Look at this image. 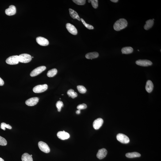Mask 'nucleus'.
<instances>
[{"mask_svg":"<svg viewBox=\"0 0 161 161\" xmlns=\"http://www.w3.org/2000/svg\"><path fill=\"white\" fill-rule=\"evenodd\" d=\"M67 95L71 98H74L77 97L78 96L77 93L74 91V90L72 89H70L67 92Z\"/></svg>","mask_w":161,"mask_h":161,"instance_id":"nucleus-24","label":"nucleus"},{"mask_svg":"<svg viewBox=\"0 0 161 161\" xmlns=\"http://www.w3.org/2000/svg\"><path fill=\"white\" fill-rule=\"evenodd\" d=\"M133 50L132 47H124L121 49V52L122 54H129L132 53L133 52Z\"/></svg>","mask_w":161,"mask_h":161,"instance_id":"nucleus-19","label":"nucleus"},{"mask_svg":"<svg viewBox=\"0 0 161 161\" xmlns=\"http://www.w3.org/2000/svg\"><path fill=\"white\" fill-rule=\"evenodd\" d=\"M39 101V98L38 97H33L27 100L25 104L28 106H33L37 104Z\"/></svg>","mask_w":161,"mask_h":161,"instance_id":"nucleus-8","label":"nucleus"},{"mask_svg":"<svg viewBox=\"0 0 161 161\" xmlns=\"http://www.w3.org/2000/svg\"><path fill=\"white\" fill-rule=\"evenodd\" d=\"M126 156L127 158H133L136 157H139L141 156L140 153L137 152H132L128 153L126 154Z\"/></svg>","mask_w":161,"mask_h":161,"instance_id":"nucleus-22","label":"nucleus"},{"mask_svg":"<svg viewBox=\"0 0 161 161\" xmlns=\"http://www.w3.org/2000/svg\"><path fill=\"white\" fill-rule=\"evenodd\" d=\"M136 63L138 65L143 67L151 66L152 63L151 61L147 60H139L136 61Z\"/></svg>","mask_w":161,"mask_h":161,"instance_id":"nucleus-12","label":"nucleus"},{"mask_svg":"<svg viewBox=\"0 0 161 161\" xmlns=\"http://www.w3.org/2000/svg\"><path fill=\"white\" fill-rule=\"evenodd\" d=\"M77 88L79 92L82 93V94H84V93H86V87L83 86H77Z\"/></svg>","mask_w":161,"mask_h":161,"instance_id":"nucleus-25","label":"nucleus"},{"mask_svg":"<svg viewBox=\"0 0 161 161\" xmlns=\"http://www.w3.org/2000/svg\"><path fill=\"white\" fill-rule=\"evenodd\" d=\"M69 11L70 15L73 19H76L79 21H81L80 17L78 16V13L75 11L71 9H69Z\"/></svg>","mask_w":161,"mask_h":161,"instance_id":"nucleus-17","label":"nucleus"},{"mask_svg":"<svg viewBox=\"0 0 161 161\" xmlns=\"http://www.w3.org/2000/svg\"><path fill=\"white\" fill-rule=\"evenodd\" d=\"M57 73V70L56 69L54 68L48 71L47 74L48 76L52 77L56 75Z\"/></svg>","mask_w":161,"mask_h":161,"instance_id":"nucleus-23","label":"nucleus"},{"mask_svg":"<svg viewBox=\"0 0 161 161\" xmlns=\"http://www.w3.org/2000/svg\"><path fill=\"white\" fill-rule=\"evenodd\" d=\"M38 145L41 150L45 153H48L50 151V149L48 144L42 141L39 142Z\"/></svg>","mask_w":161,"mask_h":161,"instance_id":"nucleus-4","label":"nucleus"},{"mask_svg":"<svg viewBox=\"0 0 161 161\" xmlns=\"http://www.w3.org/2000/svg\"><path fill=\"white\" fill-rule=\"evenodd\" d=\"M87 105H86V104H80L78 105L77 107V109L78 110H80L81 109H86L87 108Z\"/></svg>","mask_w":161,"mask_h":161,"instance_id":"nucleus-32","label":"nucleus"},{"mask_svg":"<svg viewBox=\"0 0 161 161\" xmlns=\"http://www.w3.org/2000/svg\"><path fill=\"white\" fill-rule=\"evenodd\" d=\"M76 113L77 114H80V113H81L80 110H77L76 111Z\"/></svg>","mask_w":161,"mask_h":161,"instance_id":"nucleus-34","label":"nucleus"},{"mask_svg":"<svg viewBox=\"0 0 161 161\" xmlns=\"http://www.w3.org/2000/svg\"><path fill=\"white\" fill-rule=\"evenodd\" d=\"M4 84V82L3 80L0 77V86H3Z\"/></svg>","mask_w":161,"mask_h":161,"instance_id":"nucleus-33","label":"nucleus"},{"mask_svg":"<svg viewBox=\"0 0 161 161\" xmlns=\"http://www.w3.org/2000/svg\"><path fill=\"white\" fill-rule=\"evenodd\" d=\"M128 24V22L125 19H120L117 20L115 23L113 25V28L116 31H120L126 27Z\"/></svg>","mask_w":161,"mask_h":161,"instance_id":"nucleus-1","label":"nucleus"},{"mask_svg":"<svg viewBox=\"0 0 161 161\" xmlns=\"http://www.w3.org/2000/svg\"><path fill=\"white\" fill-rule=\"evenodd\" d=\"M16 12V9L15 6L11 5L9 8L5 10V13L7 15L9 16L14 15Z\"/></svg>","mask_w":161,"mask_h":161,"instance_id":"nucleus-13","label":"nucleus"},{"mask_svg":"<svg viewBox=\"0 0 161 161\" xmlns=\"http://www.w3.org/2000/svg\"><path fill=\"white\" fill-rule=\"evenodd\" d=\"M76 4L79 5H83L86 3V0H73Z\"/></svg>","mask_w":161,"mask_h":161,"instance_id":"nucleus-29","label":"nucleus"},{"mask_svg":"<svg viewBox=\"0 0 161 161\" xmlns=\"http://www.w3.org/2000/svg\"><path fill=\"white\" fill-rule=\"evenodd\" d=\"M46 68L45 66H41L38 67L34 69L31 72L30 76L32 77L35 76L45 71Z\"/></svg>","mask_w":161,"mask_h":161,"instance_id":"nucleus-7","label":"nucleus"},{"mask_svg":"<svg viewBox=\"0 0 161 161\" xmlns=\"http://www.w3.org/2000/svg\"><path fill=\"white\" fill-rule=\"evenodd\" d=\"M56 106L57 108L58 111L60 112L61 110L62 107H63L64 106L63 103L62 101H58L56 103Z\"/></svg>","mask_w":161,"mask_h":161,"instance_id":"nucleus-26","label":"nucleus"},{"mask_svg":"<svg viewBox=\"0 0 161 161\" xmlns=\"http://www.w3.org/2000/svg\"><path fill=\"white\" fill-rule=\"evenodd\" d=\"M36 41L39 45L41 46H47L49 44V42L47 39L40 36L36 38Z\"/></svg>","mask_w":161,"mask_h":161,"instance_id":"nucleus-9","label":"nucleus"},{"mask_svg":"<svg viewBox=\"0 0 161 161\" xmlns=\"http://www.w3.org/2000/svg\"><path fill=\"white\" fill-rule=\"evenodd\" d=\"M21 159L22 161H33L32 157L31 156V155L26 153L23 154Z\"/></svg>","mask_w":161,"mask_h":161,"instance_id":"nucleus-21","label":"nucleus"},{"mask_svg":"<svg viewBox=\"0 0 161 161\" xmlns=\"http://www.w3.org/2000/svg\"><path fill=\"white\" fill-rule=\"evenodd\" d=\"M19 62V56L17 55L9 57L6 60V63L10 65L17 64Z\"/></svg>","mask_w":161,"mask_h":161,"instance_id":"nucleus-5","label":"nucleus"},{"mask_svg":"<svg viewBox=\"0 0 161 161\" xmlns=\"http://www.w3.org/2000/svg\"><path fill=\"white\" fill-rule=\"evenodd\" d=\"M110 1L112 2L115 3L117 2L118 1V0H111Z\"/></svg>","mask_w":161,"mask_h":161,"instance_id":"nucleus-35","label":"nucleus"},{"mask_svg":"<svg viewBox=\"0 0 161 161\" xmlns=\"http://www.w3.org/2000/svg\"><path fill=\"white\" fill-rule=\"evenodd\" d=\"M63 95H64L63 94L62 95V96H63Z\"/></svg>","mask_w":161,"mask_h":161,"instance_id":"nucleus-39","label":"nucleus"},{"mask_svg":"<svg viewBox=\"0 0 161 161\" xmlns=\"http://www.w3.org/2000/svg\"><path fill=\"white\" fill-rule=\"evenodd\" d=\"M0 128L1 129L3 130H5V128H7L9 129H11L12 127L9 124H7L5 123H2L1 124Z\"/></svg>","mask_w":161,"mask_h":161,"instance_id":"nucleus-27","label":"nucleus"},{"mask_svg":"<svg viewBox=\"0 0 161 161\" xmlns=\"http://www.w3.org/2000/svg\"><path fill=\"white\" fill-rule=\"evenodd\" d=\"M107 153V151L106 149L103 148L99 150L97 156L99 159H102L106 156Z\"/></svg>","mask_w":161,"mask_h":161,"instance_id":"nucleus-15","label":"nucleus"},{"mask_svg":"<svg viewBox=\"0 0 161 161\" xmlns=\"http://www.w3.org/2000/svg\"><path fill=\"white\" fill-rule=\"evenodd\" d=\"M154 86L153 83L150 80L147 81L146 83L145 88L147 92L150 93L153 90Z\"/></svg>","mask_w":161,"mask_h":161,"instance_id":"nucleus-16","label":"nucleus"},{"mask_svg":"<svg viewBox=\"0 0 161 161\" xmlns=\"http://www.w3.org/2000/svg\"><path fill=\"white\" fill-rule=\"evenodd\" d=\"M0 161H4L3 159H2V158H0Z\"/></svg>","mask_w":161,"mask_h":161,"instance_id":"nucleus-36","label":"nucleus"},{"mask_svg":"<svg viewBox=\"0 0 161 161\" xmlns=\"http://www.w3.org/2000/svg\"><path fill=\"white\" fill-rule=\"evenodd\" d=\"M48 88V86L47 84L39 85L33 88V91L36 93H42L45 91Z\"/></svg>","mask_w":161,"mask_h":161,"instance_id":"nucleus-3","label":"nucleus"},{"mask_svg":"<svg viewBox=\"0 0 161 161\" xmlns=\"http://www.w3.org/2000/svg\"><path fill=\"white\" fill-rule=\"evenodd\" d=\"M99 54L97 52H93L89 53L86 54V59H95L98 57Z\"/></svg>","mask_w":161,"mask_h":161,"instance_id":"nucleus-18","label":"nucleus"},{"mask_svg":"<svg viewBox=\"0 0 161 161\" xmlns=\"http://www.w3.org/2000/svg\"><path fill=\"white\" fill-rule=\"evenodd\" d=\"M116 138L117 140L122 143L127 144L129 142V139L128 137L122 133L118 134Z\"/></svg>","mask_w":161,"mask_h":161,"instance_id":"nucleus-6","label":"nucleus"},{"mask_svg":"<svg viewBox=\"0 0 161 161\" xmlns=\"http://www.w3.org/2000/svg\"><path fill=\"white\" fill-rule=\"evenodd\" d=\"M31 155V156H32V155Z\"/></svg>","mask_w":161,"mask_h":161,"instance_id":"nucleus-38","label":"nucleus"},{"mask_svg":"<svg viewBox=\"0 0 161 161\" xmlns=\"http://www.w3.org/2000/svg\"><path fill=\"white\" fill-rule=\"evenodd\" d=\"M91 0H88V2L89 3H90L91 2Z\"/></svg>","mask_w":161,"mask_h":161,"instance_id":"nucleus-37","label":"nucleus"},{"mask_svg":"<svg viewBox=\"0 0 161 161\" xmlns=\"http://www.w3.org/2000/svg\"><path fill=\"white\" fill-rule=\"evenodd\" d=\"M66 28L69 32L74 35H76L78 33L77 30L74 25L69 23H67L66 25Z\"/></svg>","mask_w":161,"mask_h":161,"instance_id":"nucleus-11","label":"nucleus"},{"mask_svg":"<svg viewBox=\"0 0 161 161\" xmlns=\"http://www.w3.org/2000/svg\"><path fill=\"white\" fill-rule=\"evenodd\" d=\"M81 20L82 21V22L83 23L84 25L86 27V28L90 30L94 29V27H93L92 25L86 23V22H85V21L83 19L81 18Z\"/></svg>","mask_w":161,"mask_h":161,"instance_id":"nucleus-28","label":"nucleus"},{"mask_svg":"<svg viewBox=\"0 0 161 161\" xmlns=\"http://www.w3.org/2000/svg\"><path fill=\"white\" fill-rule=\"evenodd\" d=\"M154 21L152 20H149L146 21V24L144 26V28L145 30H148L153 26Z\"/></svg>","mask_w":161,"mask_h":161,"instance_id":"nucleus-20","label":"nucleus"},{"mask_svg":"<svg viewBox=\"0 0 161 161\" xmlns=\"http://www.w3.org/2000/svg\"><path fill=\"white\" fill-rule=\"evenodd\" d=\"M104 121L102 118H98L95 120L93 122V126L95 129L97 130L102 126L103 124Z\"/></svg>","mask_w":161,"mask_h":161,"instance_id":"nucleus-10","label":"nucleus"},{"mask_svg":"<svg viewBox=\"0 0 161 161\" xmlns=\"http://www.w3.org/2000/svg\"><path fill=\"white\" fill-rule=\"evenodd\" d=\"M91 2L93 7L95 9H97L98 6V1L97 0H92L91 1Z\"/></svg>","mask_w":161,"mask_h":161,"instance_id":"nucleus-31","label":"nucleus"},{"mask_svg":"<svg viewBox=\"0 0 161 161\" xmlns=\"http://www.w3.org/2000/svg\"><path fill=\"white\" fill-rule=\"evenodd\" d=\"M32 57V58H33V57Z\"/></svg>","mask_w":161,"mask_h":161,"instance_id":"nucleus-40","label":"nucleus"},{"mask_svg":"<svg viewBox=\"0 0 161 161\" xmlns=\"http://www.w3.org/2000/svg\"><path fill=\"white\" fill-rule=\"evenodd\" d=\"M57 136L59 139L62 140L68 139L70 137L69 134L65 131H59L57 133Z\"/></svg>","mask_w":161,"mask_h":161,"instance_id":"nucleus-14","label":"nucleus"},{"mask_svg":"<svg viewBox=\"0 0 161 161\" xmlns=\"http://www.w3.org/2000/svg\"><path fill=\"white\" fill-rule=\"evenodd\" d=\"M7 141L6 139L3 137L0 136V145L5 146L7 144Z\"/></svg>","mask_w":161,"mask_h":161,"instance_id":"nucleus-30","label":"nucleus"},{"mask_svg":"<svg viewBox=\"0 0 161 161\" xmlns=\"http://www.w3.org/2000/svg\"><path fill=\"white\" fill-rule=\"evenodd\" d=\"M19 56V62L23 63H29L32 60L31 55L28 54H22Z\"/></svg>","mask_w":161,"mask_h":161,"instance_id":"nucleus-2","label":"nucleus"}]
</instances>
